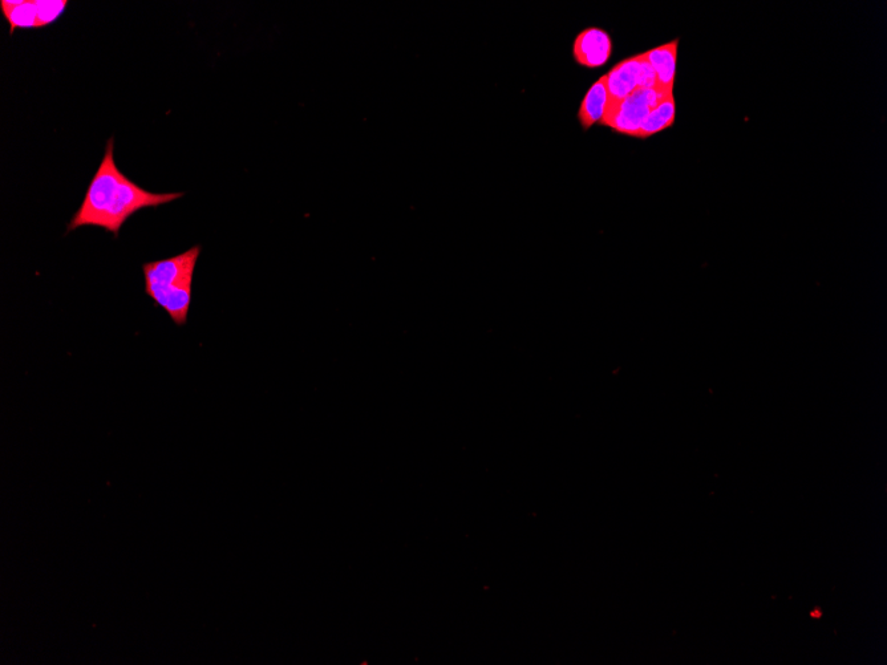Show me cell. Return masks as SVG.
<instances>
[{
    "mask_svg": "<svg viewBox=\"0 0 887 665\" xmlns=\"http://www.w3.org/2000/svg\"><path fill=\"white\" fill-rule=\"evenodd\" d=\"M607 108H609V89L605 75L599 77L583 97L578 111L579 124L585 131H589L594 125L602 124Z\"/></svg>",
    "mask_w": 887,
    "mask_h": 665,
    "instance_id": "52a82bcc",
    "label": "cell"
},
{
    "mask_svg": "<svg viewBox=\"0 0 887 665\" xmlns=\"http://www.w3.org/2000/svg\"><path fill=\"white\" fill-rule=\"evenodd\" d=\"M4 18L10 24V34L15 30L38 28V7L36 0H2L0 2Z\"/></svg>",
    "mask_w": 887,
    "mask_h": 665,
    "instance_id": "ba28073f",
    "label": "cell"
},
{
    "mask_svg": "<svg viewBox=\"0 0 887 665\" xmlns=\"http://www.w3.org/2000/svg\"><path fill=\"white\" fill-rule=\"evenodd\" d=\"M184 193H152L120 172L115 162V139H109L103 161L89 184L83 204L68 225V233L79 227H100L119 237L121 227L143 209L180 200Z\"/></svg>",
    "mask_w": 887,
    "mask_h": 665,
    "instance_id": "6da1fadb",
    "label": "cell"
},
{
    "mask_svg": "<svg viewBox=\"0 0 887 665\" xmlns=\"http://www.w3.org/2000/svg\"><path fill=\"white\" fill-rule=\"evenodd\" d=\"M67 0H36L38 28L51 26L67 10Z\"/></svg>",
    "mask_w": 887,
    "mask_h": 665,
    "instance_id": "30bf717a",
    "label": "cell"
},
{
    "mask_svg": "<svg viewBox=\"0 0 887 665\" xmlns=\"http://www.w3.org/2000/svg\"><path fill=\"white\" fill-rule=\"evenodd\" d=\"M672 95L674 93H667L659 88H639L614 108L609 109L601 125L621 135L637 137L639 129L652 109Z\"/></svg>",
    "mask_w": 887,
    "mask_h": 665,
    "instance_id": "3957f363",
    "label": "cell"
},
{
    "mask_svg": "<svg viewBox=\"0 0 887 665\" xmlns=\"http://www.w3.org/2000/svg\"><path fill=\"white\" fill-rule=\"evenodd\" d=\"M613 48L609 32L598 27L586 28L574 40V60L581 67L597 70L609 63Z\"/></svg>",
    "mask_w": 887,
    "mask_h": 665,
    "instance_id": "5b68a950",
    "label": "cell"
},
{
    "mask_svg": "<svg viewBox=\"0 0 887 665\" xmlns=\"http://www.w3.org/2000/svg\"><path fill=\"white\" fill-rule=\"evenodd\" d=\"M609 89V109L621 103L639 88H656L654 70L645 54L630 56L606 74ZM607 113V112H606Z\"/></svg>",
    "mask_w": 887,
    "mask_h": 665,
    "instance_id": "277c9868",
    "label": "cell"
},
{
    "mask_svg": "<svg viewBox=\"0 0 887 665\" xmlns=\"http://www.w3.org/2000/svg\"><path fill=\"white\" fill-rule=\"evenodd\" d=\"M678 47L679 39H674L670 43L645 52L647 62L655 72L656 88L667 93H674Z\"/></svg>",
    "mask_w": 887,
    "mask_h": 665,
    "instance_id": "8992f818",
    "label": "cell"
},
{
    "mask_svg": "<svg viewBox=\"0 0 887 665\" xmlns=\"http://www.w3.org/2000/svg\"><path fill=\"white\" fill-rule=\"evenodd\" d=\"M201 246H193L185 253L162 261L144 263L145 293L155 300V306L168 312L177 326L188 322L192 304L194 270L200 258Z\"/></svg>",
    "mask_w": 887,
    "mask_h": 665,
    "instance_id": "7a4b0ae2",
    "label": "cell"
},
{
    "mask_svg": "<svg viewBox=\"0 0 887 665\" xmlns=\"http://www.w3.org/2000/svg\"><path fill=\"white\" fill-rule=\"evenodd\" d=\"M676 105L674 95L668 96L662 103L652 109L645 123L639 129L637 139H650L651 136L666 131L675 124Z\"/></svg>",
    "mask_w": 887,
    "mask_h": 665,
    "instance_id": "9c48e42d",
    "label": "cell"
}]
</instances>
